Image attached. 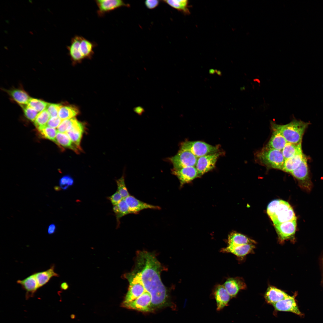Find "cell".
Wrapping results in <instances>:
<instances>
[{
	"label": "cell",
	"instance_id": "cell-13",
	"mask_svg": "<svg viewBox=\"0 0 323 323\" xmlns=\"http://www.w3.org/2000/svg\"><path fill=\"white\" fill-rule=\"evenodd\" d=\"M276 230L281 241L292 237L296 229V220L285 222L275 226Z\"/></svg>",
	"mask_w": 323,
	"mask_h": 323
},
{
	"label": "cell",
	"instance_id": "cell-22",
	"mask_svg": "<svg viewBox=\"0 0 323 323\" xmlns=\"http://www.w3.org/2000/svg\"><path fill=\"white\" fill-rule=\"evenodd\" d=\"M306 156L303 153L285 159L282 170L290 173L298 168Z\"/></svg>",
	"mask_w": 323,
	"mask_h": 323
},
{
	"label": "cell",
	"instance_id": "cell-24",
	"mask_svg": "<svg viewBox=\"0 0 323 323\" xmlns=\"http://www.w3.org/2000/svg\"><path fill=\"white\" fill-rule=\"evenodd\" d=\"M55 266L52 265L46 270L35 273L39 288L46 284L54 277H59V275L54 271Z\"/></svg>",
	"mask_w": 323,
	"mask_h": 323
},
{
	"label": "cell",
	"instance_id": "cell-21",
	"mask_svg": "<svg viewBox=\"0 0 323 323\" xmlns=\"http://www.w3.org/2000/svg\"><path fill=\"white\" fill-rule=\"evenodd\" d=\"M272 130V133L266 147L273 149L281 151L287 142L278 131Z\"/></svg>",
	"mask_w": 323,
	"mask_h": 323
},
{
	"label": "cell",
	"instance_id": "cell-16",
	"mask_svg": "<svg viewBox=\"0 0 323 323\" xmlns=\"http://www.w3.org/2000/svg\"><path fill=\"white\" fill-rule=\"evenodd\" d=\"M16 282L21 285L22 288L26 291V297L27 299L33 296L39 288L34 273L24 279L17 280Z\"/></svg>",
	"mask_w": 323,
	"mask_h": 323
},
{
	"label": "cell",
	"instance_id": "cell-1",
	"mask_svg": "<svg viewBox=\"0 0 323 323\" xmlns=\"http://www.w3.org/2000/svg\"><path fill=\"white\" fill-rule=\"evenodd\" d=\"M138 274L146 290L152 295L159 309L168 306L167 291L160 277L161 266L153 255L146 251L139 252L137 259Z\"/></svg>",
	"mask_w": 323,
	"mask_h": 323
},
{
	"label": "cell",
	"instance_id": "cell-3",
	"mask_svg": "<svg viewBox=\"0 0 323 323\" xmlns=\"http://www.w3.org/2000/svg\"><path fill=\"white\" fill-rule=\"evenodd\" d=\"M309 124L308 122L295 119L284 125L271 123L272 129L280 132L287 142L294 144L301 143L304 132Z\"/></svg>",
	"mask_w": 323,
	"mask_h": 323
},
{
	"label": "cell",
	"instance_id": "cell-29",
	"mask_svg": "<svg viewBox=\"0 0 323 323\" xmlns=\"http://www.w3.org/2000/svg\"><path fill=\"white\" fill-rule=\"evenodd\" d=\"M78 109L72 105L63 106L61 105L58 113V117L62 120L74 118L78 115Z\"/></svg>",
	"mask_w": 323,
	"mask_h": 323
},
{
	"label": "cell",
	"instance_id": "cell-35",
	"mask_svg": "<svg viewBox=\"0 0 323 323\" xmlns=\"http://www.w3.org/2000/svg\"><path fill=\"white\" fill-rule=\"evenodd\" d=\"M116 182L117 185V191L124 199L130 195L126 186L124 175L120 179L117 180Z\"/></svg>",
	"mask_w": 323,
	"mask_h": 323
},
{
	"label": "cell",
	"instance_id": "cell-45",
	"mask_svg": "<svg viewBox=\"0 0 323 323\" xmlns=\"http://www.w3.org/2000/svg\"><path fill=\"white\" fill-rule=\"evenodd\" d=\"M216 73L215 70L213 69H210L209 70V73L211 74H213Z\"/></svg>",
	"mask_w": 323,
	"mask_h": 323
},
{
	"label": "cell",
	"instance_id": "cell-5",
	"mask_svg": "<svg viewBox=\"0 0 323 323\" xmlns=\"http://www.w3.org/2000/svg\"><path fill=\"white\" fill-rule=\"evenodd\" d=\"M257 162L269 169L282 170L285 159L281 151L265 147L256 153Z\"/></svg>",
	"mask_w": 323,
	"mask_h": 323
},
{
	"label": "cell",
	"instance_id": "cell-4",
	"mask_svg": "<svg viewBox=\"0 0 323 323\" xmlns=\"http://www.w3.org/2000/svg\"><path fill=\"white\" fill-rule=\"evenodd\" d=\"M267 213L275 226L296 220L290 205L282 200L275 199L270 202L267 206Z\"/></svg>",
	"mask_w": 323,
	"mask_h": 323
},
{
	"label": "cell",
	"instance_id": "cell-19",
	"mask_svg": "<svg viewBox=\"0 0 323 323\" xmlns=\"http://www.w3.org/2000/svg\"><path fill=\"white\" fill-rule=\"evenodd\" d=\"M255 248V246L254 244H247L237 246L228 245L227 247L222 249L220 251L222 252L230 253L238 257H241L251 252Z\"/></svg>",
	"mask_w": 323,
	"mask_h": 323
},
{
	"label": "cell",
	"instance_id": "cell-25",
	"mask_svg": "<svg viewBox=\"0 0 323 323\" xmlns=\"http://www.w3.org/2000/svg\"><path fill=\"white\" fill-rule=\"evenodd\" d=\"M256 243L254 240L239 233L232 232L228 236V245L237 246L247 244H254Z\"/></svg>",
	"mask_w": 323,
	"mask_h": 323
},
{
	"label": "cell",
	"instance_id": "cell-46",
	"mask_svg": "<svg viewBox=\"0 0 323 323\" xmlns=\"http://www.w3.org/2000/svg\"><path fill=\"white\" fill-rule=\"evenodd\" d=\"M215 72L219 76H221L222 75L221 72L220 70H218L217 69L215 70Z\"/></svg>",
	"mask_w": 323,
	"mask_h": 323
},
{
	"label": "cell",
	"instance_id": "cell-31",
	"mask_svg": "<svg viewBox=\"0 0 323 323\" xmlns=\"http://www.w3.org/2000/svg\"><path fill=\"white\" fill-rule=\"evenodd\" d=\"M50 117L46 109L39 113L34 121V125L38 130L46 126Z\"/></svg>",
	"mask_w": 323,
	"mask_h": 323
},
{
	"label": "cell",
	"instance_id": "cell-34",
	"mask_svg": "<svg viewBox=\"0 0 323 323\" xmlns=\"http://www.w3.org/2000/svg\"><path fill=\"white\" fill-rule=\"evenodd\" d=\"M77 120L75 118L63 120L57 128V131L61 133H66Z\"/></svg>",
	"mask_w": 323,
	"mask_h": 323
},
{
	"label": "cell",
	"instance_id": "cell-43",
	"mask_svg": "<svg viewBox=\"0 0 323 323\" xmlns=\"http://www.w3.org/2000/svg\"><path fill=\"white\" fill-rule=\"evenodd\" d=\"M133 110L135 112L139 115H141L144 112V109L140 106L134 108Z\"/></svg>",
	"mask_w": 323,
	"mask_h": 323
},
{
	"label": "cell",
	"instance_id": "cell-39",
	"mask_svg": "<svg viewBox=\"0 0 323 323\" xmlns=\"http://www.w3.org/2000/svg\"><path fill=\"white\" fill-rule=\"evenodd\" d=\"M62 121V120L58 116L51 117L48 120L46 126L55 128L58 127Z\"/></svg>",
	"mask_w": 323,
	"mask_h": 323
},
{
	"label": "cell",
	"instance_id": "cell-27",
	"mask_svg": "<svg viewBox=\"0 0 323 323\" xmlns=\"http://www.w3.org/2000/svg\"><path fill=\"white\" fill-rule=\"evenodd\" d=\"M285 159L302 153L301 143L294 144L287 142L282 150Z\"/></svg>",
	"mask_w": 323,
	"mask_h": 323
},
{
	"label": "cell",
	"instance_id": "cell-6",
	"mask_svg": "<svg viewBox=\"0 0 323 323\" xmlns=\"http://www.w3.org/2000/svg\"><path fill=\"white\" fill-rule=\"evenodd\" d=\"M180 149L189 151L197 158L218 152L219 147L204 142L187 141L181 144Z\"/></svg>",
	"mask_w": 323,
	"mask_h": 323
},
{
	"label": "cell",
	"instance_id": "cell-9",
	"mask_svg": "<svg viewBox=\"0 0 323 323\" xmlns=\"http://www.w3.org/2000/svg\"><path fill=\"white\" fill-rule=\"evenodd\" d=\"M220 155V153L217 152L198 158L195 167L199 177L215 167L217 159Z\"/></svg>",
	"mask_w": 323,
	"mask_h": 323
},
{
	"label": "cell",
	"instance_id": "cell-2",
	"mask_svg": "<svg viewBox=\"0 0 323 323\" xmlns=\"http://www.w3.org/2000/svg\"><path fill=\"white\" fill-rule=\"evenodd\" d=\"M97 45L82 36L76 35L71 39L67 48L68 55L74 63L81 62L85 59H91L94 54V48Z\"/></svg>",
	"mask_w": 323,
	"mask_h": 323
},
{
	"label": "cell",
	"instance_id": "cell-14",
	"mask_svg": "<svg viewBox=\"0 0 323 323\" xmlns=\"http://www.w3.org/2000/svg\"><path fill=\"white\" fill-rule=\"evenodd\" d=\"M124 199L129 207L131 214H137L141 211L145 209H161L160 207L159 206L144 202L130 195Z\"/></svg>",
	"mask_w": 323,
	"mask_h": 323
},
{
	"label": "cell",
	"instance_id": "cell-40",
	"mask_svg": "<svg viewBox=\"0 0 323 323\" xmlns=\"http://www.w3.org/2000/svg\"><path fill=\"white\" fill-rule=\"evenodd\" d=\"M113 205L118 204L124 198L121 194L117 191L114 194L108 197Z\"/></svg>",
	"mask_w": 323,
	"mask_h": 323
},
{
	"label": "cell",
	"instance_id": "cell-36",
	"mask_svg": "<svg viewBox=\"0 0 323 323\" xmlns=\"http://www.w3.org/2000/svg\"><path fill=\"white\" fill-rule=\"evenodd\" d=\"M21 106L23 109L26 117L30 120L34 121L39 112L28 105Z\"/></svg>",
	"mask_w": 323,
	"mask_h": 323
},
{
	"label": "cell",
	"instance_id": "cell-20",
	"mask_svg": "<svg viewBox=\"0 0 323 323\" xmlns=\"http://www.w3.org/2000/svg\"><path fill=\"white\" fill-rule=\"evenodd\" d=\"M289 296L283 291L274 287L270 286L267 289L264 297L268 303L273 305Z\"/></svg>",
	"mask_w": 323,
	"mask_h": 323
},
{
	"label": "cell",
	"instance_id": "cell-23",
	"mask_svg": "<svg viewBox=\"0 0 323 323\" xmlns=\"http://www.w3.org/2000/svg\"><path fill=\"white\" fill-rule=\"evenodd\" d=\"M55 143L60 147L70 149L77 153L81 149L79 148L71 141L66 133L57 132L56 138Z\"/></svg>",
	"mask_w": 323,
	"mask_h": 323
},
{
	"label": "cell",
	"instance_id": "cell-38",
	"mask_svg": "<svg viewBox=\"0 0 323 323\" xmlns=\"http://www.w3.org/2000/svg\"><path fill=\"white\" fill-rule=\"evenodd\" d=\"M62 105L60 104L48 103L46 108L51 117H58Z\"/></svg>",
	"mask_w": 323,
	"mask_h": 323
},
{
	"label": "cell",
	"instance_id": "cell-28",
	"mask_svg": "<svg viewBox=\"0 0 323 323\" xmlns=\"http://www.w3.org/2000/svg\"><path fill=\"white\" fill-rule=\"evenodd\" d=\"M162 1L185 14L190 13L189 2L187 0H164Z\"/></svg>",
	"mask_w": 323,
	"mask_h": 323
},
{
	"label": "cell",
	"instance_id": "cell-32",
	"mask_svg": "<svg viewBox=\"0 0 323 323\" xmlns=\"http://www.w3.org/2000/svg\"><path fill=\"white\" fill-rule=\"evenodd\" d=\"M38 131L43 138L56 142L57 131L55 128L46 126Z\"/></svg>",
	"mask_w": 323,
	"mask_h": 323
},
{
	"label": "cell",
	"instance_id": "cell-37",
	"mask_svg": "<svg viewBox=\"0 0 323 323\" xmlns=\"http://www.w3.org/2000/svg\"><path fill=\"white\" fill-rule=\"evenodd\" d=\"M74 183L73 179L69 175L62 177L60 180L59 185L60 187L63 190L67 189Z\"/></svg>",
	"mask_w": 323,
	"mask_h": 323
},
{
	"label": "cell",
	"instance_id": "cell-42",
	"mask_svg": "<svg viewBox=\"0 0 323 323\" xmlns=\"http://www.w3.org/2000/svg\"><path fill=\"white\" fill-rule=\"evenodd\" d=\"M56 226L54 224H51L48 226V232L49 234H52L55 231Z\"/></svg>",
	"mask_w": 323,
	"mask_h": 323
},
{
	"label": "cell",
	"instance_id": "cell-15",
	"mask_svg": "<svg viewBox=\"0 0 323 323\" xmlns=\"http://www.w3.org/2000/svg\"><path fill=\"white\" fill-rule=\"evenodd\" d=\"M272 305L275 309L278 311L289 312L298 315H301L294 296L289 295Z\"/></svg>",
	"mask_w": 323,
	"mask_h": 323
},
{
	"label": "cell",
	"instance_id": "cell-26",
	"mask_svg": "<svg viewBox=\"0 0 323 323\" xmlns=\"http://www.w3.org/2000/svg\"><path fill=\"white\" fill-rule=\"evenodd\" d=\"M8 94L20 106L27 105L31 98L26 92L20 89L7 91Z\"/></svg>",
	"mask_w": 323,
	"mask_h": 323
},
{
	"label": "cell",
	"instance_id": "cell-48",
	"mask_svg": "<svg viewBox=\"0 0 323 323\" xmlns=\"http://www.w3.org/2000/svg\"><path fill=\"white\" fill-rule=\"evenodd\" d=\"M71 318L72 319H74L75 317V316L74 314H72L71 316Z\"/></svg>",
	"mask_w": 323,
	"mask_h": 323
},
{
	"label": "cell",
	"instance_id": "cell-8",
	"mask_svg": "<svg viewBox=\"0 0 323 323\" xmlns=\"http://www.w3.org/2000/svg\"><path fill=\"white\" fill-rule=\"evenodd\" d=\"M307 160L305 156L299 167L290 173L298 180L302 188L309 191L311 188L312 183L309 174Z\"/></svg>",
	"mask_w": 323,
	"mask_h": 323
},
{
	"label": "cell",
	"instance_id": "cell-11",
	"mask_svg": "<svg viewBox=\"0 0 323 323\" xmlns=\"http://www.w3.org/2000/svg\"><path fill=\"white\" fill-rule=\"evenodd\" d=\"M216 302L217 310L220 311L228 305L231 296L223 285L215 286L212 294Z\"/></svg>",
	"mask_w": 323,
	"mask_h": 323
},
{
	"label": "cell",
	"instance_id": "cell-47",
	"mask_svg": "<svg viewBox=\"0 0 323 323\" xmlns=\"http://www.w3.org/2000/svg\"><path fill=\"white\" fill-rule=\"evenodd\" d=\"M54 189L56 191H58L60 190V188L58 187L55 186L54 187Z\"/></svg>",
	"mask_w": 323,
	"mask_h": 323
},
{
	"label": "cell",
	"instance_id": "cell-17",
	"mask_svg": "<svg viewBox=\"0 0 323 323\" xmlns=\"http://www.w3.org/2000/svg\"><path fill=\"white\" fill-rule=\"evenodd\" d=\"M223 285L231 298L235 297L240 290L246 287L243 280L240 277L228 278Z\"/></svg>",
	"mask_w": 323,
	"mask_h": 323
},
{
	"label": "cell",
	"instance_id": "cell-44",
	"mask_svg": "<svg viewBox=\"0 0 323 323\" xmlns=\"http://www.w3.org/2000/svg\"><path fill=\"white\" fill-rule=\"evenodd\" d=\"M60 288L62 290H66L68 288V285L66 282L62 283L60 285Z\"/></svg>",
	"mask_w": 323,
	"mask_h": 323
},
{
	"label": "cell",
	"instance_id": "cell-33",
	"mask_svg": "<svg viewBox=\"0 0 323 323\" xmlns=\"http://www.w3.org/2000/svg\"><path fill=\"white\" fill-rule=\"evenodd\" d=\"M48 103L40 100L31 98L27 105L39 113L45 109Z\"/></svg>",
	"mask_w": 323,
	"mask_h": 323
},
{
	"label": "cell",
	"instance_id": "cell-12",
	"mask_svg": "<svg viewBox=\"0 0 323 323\" xmlns=\"http://www.w3.org/2000/svg\"><path fill=\"white\" fill-rule=\"evenodd\" d=\"M171 172L179 180L181 187L185 184L199 177L197 170L194 167H185L178 169H172Z\"/></svg>",
	"mask_w": 323,
	"mask_h": 323
},
{
	"label": "cell",
	"instance_id": "cell-30",
	"mask_svg": "<svg viewBox=\"0 0 323 323\" xmlns=\"http://www.w3.org/2000/svg\"><path fill=\"white\" fill-rule=\"evenodd\" d=\"M113 210L116 217L118 227L120 224V218L124 216L131 214L129 207L124 199H123L117 205L113 206Z\"/></svg>",
	"mask_w": 323,
	"mask_h": 323
},
{
	"label": "cell",
	"instance_id": "cell-10",
	"mask_svg": "<svg viewBox=\"0 0 323 323\" xmlns=\"http://www.w3.org/2000/svg\"><path fill=\"white\" fill-rule=\"evenodd\" d=\"M95 1L98 7L97 13L103 17L107 13L123 7H129V4L121 0H97Z\"/></svg>",
	"mask_w": 323,
	"mask_h": 323
},
{
	"label": "cell",
	"instance_id": "cell-18",
	"mask_svg": "<svg viewBox=\"0 0 323 323\" xmlns=\"http://www.w3.org/2000/svg\"><path fill=\"white\" fill-rule=\"evenodd\" d=\"M84 131L83 124L77 120L66 133L72 141L79 148L81 149L80 143Z\"/></svg>",
	"mask_w": 323,
	"mask_h": 323
},
{
	"label": "cell",
	"instance_id": "cell-41",
	"mask_svg": "<svg viewBox=\"0 0 323 323\" xmlns=\"http://www.w3.org/2000/svg\"><path fill=\"white\" fill-rule=\"evenodd\" d=\"M159 2V1L157 0H147L145 1L144 4L148 9L151 10L157 7Z\"/></svg>",
	"mask_w": 323,
	"mask_h": 323
},
{
	"label": "cell",
	"instance_id": "cell-7",
	"mask_svg": "<svg viewBox=\"0 0 323 323\" xmlns=\"http://www.w3.org/2000/svg\"><path fill=\"white\" fill-rule=\"evenodd\" d=\"M198 158L191 152L180 149L177 153L168 160L173 164L174 169L182 168L195 167Z\"/></svg>",
	"mask_w": 323,
	"mask_h": 323
}]
</instances>
